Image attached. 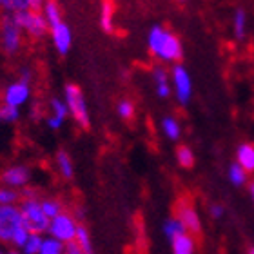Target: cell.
Returning a JSON list of instances; mask_svg holds the SVG:
<instances>
[{
  "label": "cell",
  "instance_id": "cell-4",
  "mask_svg": "<svg viewBox=\"0 0 254 254\" xmlns=\"http://www.w3.org/2000/svg\"><path fill=\"white\" fill-rule=\"evenodd\" d=\"M24 33L16 24L15 16L7 13H0V48L5 55H16L22 49Z\"/></svg>",
  "mask_w": 254,
  "mask_h": 254
},
{
  "label": "cell",
  "instance_id": "cell-38",
  "mask_svg": "<svg viewBox=\"0 0 254 254\" xmlns=\"http://www.w3.org/2000/svg\"><path fill=\"white\" fill-rule=\"evenodd\" d=\"M249 190H251V196H253V200H254V182H253V184H251Z\"/></svg>",
  "mask_w": 254,
  "mask_h": 254
},
{
  "label": "cell",
  "instance_id": "cell-39",
  "mask_svg": "<svg viewBox=\"0 0 254 254\" xmlns=\"http://www.w3.org/2000/svg\"><path fill=\"white\" fill-rule=\"evenodd\" d=\"M5 251H4V247H2V245H0V254H4Z\"/></svg>",
  "mask_w": 254,
  "mask_h": 254
},
{
  "label": "cell",
  "instance_id": "cell-24",
  "mask_svg": "<svg viewBox=\"0 0 254 254\" xmlns=\"http://www.w3.org/2000/svg\"><path fill=\"white\" fill-rule=\"evenodd\" d=\"M74 244L78 245L80 249L84 251L85 254H93V244H91L89 231H87L84 225H80L78 231H76V236H74Z\"/></svg>",
  "mask_w": 254,
  "mask_h": 254
},
{
  "label": "cell",
  "instance_id": "cell-31",
  "mask_svg": "<svg viewBox=\"0 0 254 254\" xmlns=\"http://www.w3.org/2000/svg\"><path fill=\"white\" fill-rule=\"evenodd\" d=\"M18 118H20V109L5 106V104H0V122L15 124Z\"/></svg>",
  "mask_w": 254,
  "mask_h": 254
},
{
  "label": "cell",
  "instance_id": "cell-8",
  "mask_svg": "<svg viewBox=\"0 0 254 254\" xmlns=\"http://www.w3.org/2000/svg\"><path fill=\"white\" fill-rule=\"evenodd\" d=\"M171 82H173V93L176 100L182 106H187L192 98V80H190L189 71L180 64H175L171 69Z\"/></svg>",
  "mask_w": 254,
  "mask_h": 254
},
{
  "label": "cell",
  "instance_id": "cell-10",
  "mask_svg": "<svg viewBox=\"0 0 254 254\" xmlns=\"http://www.w3.org/2000/svg\"><path fill=\"white\" fill-rule=\"evenodd\" d=\"M29 98H31V84L20 78L11 82L2 93V104L16 107V109H20L24 104H27Z\"/></svg>",
  "mask_w": 254,
  "mask_h": 254
},
{
  "label": "cell",
  "instance_id": "cell-7",
  "mask_svg": "<svg viewBox=\"0 0 254 254\" xmlns=\"http://www.w3.org/2000/svg\"><path fill=\"white\" fill-rule=\"evenodd\" d=\"M15 20L16 24L20 26L22 33H26L27 37L31 38H44L48 35L49 31V26L46 18H44L42 11H37V9H26V11H20V13H16Z\"/></svg>",
  "mask_w": 254,
  "mask_h": 254
},
{
  "label": "cell",
  "instance_id": "cell-25",
  "mask_svg": "<svg viewBox=\"0 0 254 254\" xmlns=\"http://www.w3.org/2000/svg\"><path fill=\"white\" fill-rule=\"evenodd\" d=\"M26 9H31L29 7V0H2V13L16 15V13Z\"/></svg>",
  "mask_w": 254,
  "mask_h": 254
},
{
  "label": "cell",
  "instance_id": "cell-42",
  "mask_svg": "<svg viewBox=\"0 0 254 254\" xmlns=\"http://www.w3.org/2000/svg\"><path fill=\"white\" fill-rule=\"evenodd\" d=\"M251 254H254V247H253V249H251Z\"/></svg>",
  "mask_w": 254,
  "mask_h": 254
},
{
  "label": "cell",
  "instance_id": "cell-5",
  "mask_svg": "<svg viewBox=\"0 0 254 254\" xmlns=\"http://www.w3.org/2000/svg\"><path fill=\"white\" fill-rule=\"evenodd\" d=\"M82 223L74 218V214L69 209H65L64 212H60L59 216H55L53 220H49V229L48 234L51 238L59 240L64 245L74 242V236H76V231Z\"/></svg>",
  "mask_w": 254,
  "mask_h": 254
},
{
  "label": "cell",
  "instance_id": "cell-9",
  "mask_svg": "<svg viewBox=\"0 0 254 254\" xmlns=\"http://www.w3.org/2000/svg\"><path fill=\"white\" fill-rule=\"evenodd\" d=\"M31 184V169L27 165L16 164L5 167L2 173H0V186L9 187V189L22 190L29 187Z\"/></svg>",
  "mask_w": 254,
  "mask_h": 254
},
{
  "label": "cell",
  "instance_id": "cell-13",
  "mask_svg": "<svg viewBox=\"0 0 254 254\" xmlns=\"http://www.w3.org/2000/svg\"><path fill=\"white\" fill-rule=\"evenodd\" d=\"M98 24H100L104 33H113V29H115V4H113V0H102L100 2Z\"/></svg>",
  "mask_w": 254,
  "mask_h": 254
},
{
  "label": "cell",
  "instance_id": "cell-35",
  "mask_svg": "<svg viewBox=\"0 0 254 254\" xmlns=\"http://www.w3.org/2000/svg\"><path fill=\"white\" fill-rule=\"evenodd\" d=\"M46 124H48V127L53 129V131H57V129H60V127L64 126V122H60V120H57V118H53V117L46 118Z\"/></svg>",
  "mask_w": 254,
  "mask_h": 254
},
{
  "label": "cell",
  "instance_id": "cell-12",
  "mask_svg": "<svg viewBox=\"0 0 254 254\" xmlns=\"http://www.w3.org/2000/svg\"><path fill=\"white\" fill-rule=\"evenodd\" d=\"M49 33H51V40H53V46L57 49L59 55H67L71 51V46H73V33H71V27L65 24V22H60L57 26L49 27Z\"/></svg>",
  "mask_w": 254,
  "mask_h": 254
},
{
  "label": "cell",
  "instance_id": "cell-21",
  "mask_svg": "<svg viewBox=\"0 0 254 254\" xmlns=\"http://www.w3.org/2000/svg\"><path fill=\"white\" fill-rule=\"evenodd\" d=\"M162 131H164V134L169 138V140H178V138L182 136L180 122L173 117H165L164 120H162Z\"/></svg>",
  "mask_w": 254,
  "mask_h": 254
},
{
  "label": "cell",
  "instance_id": "cell-22",
  "mask_svg": "<svg viewBox=\"0 0 254 254\" xmlns=\"http://www.w3.org/2000/svg\"><path fill=\"white\" fill-rule=\"evenodd\" d=\"M38 254H65V245L51 236H44Z\"/></svg>",
  "mask_w": 254,
  "mask_h": 254
},
{
  "label": "cell",
  "instance_id": "cell-2",
  "mask_svg": "<svg viewBox=\"0 0 254 254\" xmlns=\"http://www.w3.org/2000/svg\"><path fill=\"white\" fill-rule=\"evenodd\" d=\"M40 198H20L18 209H20L24 227L29 233L44 236L49 229V218L44 214L42 207H40Z\"/></svg>",
  "mask_w": 254,
  "mask_h": 254
},
{
  "label": "cell",
  "instance_id": "cell-26",
  "mask_svg": "<svg viewBox=\"0 0 254 254\" xmlns=\"http://www.w3.org/2000/svg\"><path fill=\"white\" fill-rule=\"evenodd\" d=\"M176 160H178V164L184 169H190L194 165V153H192V149L189 145H180V147L176 149Z\"/></svg>",
  "mask_w": 254,
  "mask_h": 254
},
{
  "label": "cell",
  "instance_id": "cell-11",
  "mask_svg": "<svg viewBox=\"0 0 254 254\" xmlns=\"http://www.w3.org/2000/svg\"><path fill=\"white\" fill-rule=\"evenodd\" d=\"M175 218H178V220L184 223V227L187 229L189 234H192V236L200 234V231H201L200 214H198L194 205H192L187 198H182L175 205Z\"/></svg>",
  "mask_w": 254,
  "mask_h": 254
},
{
  "label": "cell",
  "instance_id": "cell-27",
  "mask_svg": "<svg viewBox=\"0 0 254 254\" xmlns=\"http://www.w3.org/2000/svg\"><path fill=\"white\" fill-rule=\"evenodd\" d=\"M49 109H51V115H49V117L57 118V120H60V122H65V118L69 117L67 106H65V102L60 100V98H51V102H49Z\"/></svg>",
  "mask_w": 254,
  "mask_h": 254
},
{
  "label": "cell",
  "instance_id": "cell-34",
  "mask_svg": "<svg viewBox=\"0 0 254 254\" xmlns=\"http://www.w3.org/2000/svg\"><path fill=\"white\" fill-rule=\"evenodd\" d=\"M65 254H85V253L74 242H71V244H65Z\"/></svg>",
  "mask_w": 254,
  "mask_h": 254
},
{
  "label": "cell",
  "instance_id": "cell-16",
  "mask_svg": "<svg viewBox=\"0 0 254 254\" xmlns=\"http://www.w3.org/2000/svg\"><path fill=\"white\" fill-rule=\"evenodd\" d=\"M55 164H57V171H59V175L62 176L64 180H71L74 176L73 160H71L67 151L60 149L59 153H57V156H55Z\"/></svg>",
  "mask_w": 254,
  "mask_h": 254
},
{
  "label": "cell",
  "instance_id": "cell-19",
  "mask_svg": "<svg viewBox=\"0 0 254 254\" xmlns=\"http://www.w3.org/2000/svg\"><path fill=\"white\" fill-rule=\"evenodd\" d=\"M42 15L48 22V26H57L62 22V11H60V5L57 0H44L42 4Z\"/></svg>",
  "mask_w": 254,
  "mask_h": 254
},
{
  "label": "cell",
  "instance_id": "cell-29",
  "mask_svg": "<svg viewBox=\"0 0 254 254\" xmlns=\"http://www.w3.org/2000/svg\"><path fill=\"white\" fill-rule=\"evenodd\" d=\"M20 203V190L0 186V205H18Z\"/></svg>",
  "mask_w": 254,
  "mask_h": 254
},
{
  "label": "cell",
  "instance_id": "cell-40",
  "mask_svg": "<svg viewBox=\"0 0 254 254\" xmlns=\"http://www.w3.org/2000/svg\"><path fill=\"white\" fill-rule=\"evenodd\" d=\"M176 2H187V0H176Z\"/></svg>",
  "mask_w": 254,
  "mask_h": 254
},
{
  "label": "cell",
  "instance_id": "cell-1",
  "mask_svg": "<svg viewBox=\"0 0 254 254\" xmlns=\"http://www.w3.org/2000/svg\"><path fill=\"white\" fill-rule=\"evenodd\" d=\"M147 48L154 59L165 64H178L184 59V46L180 38L164 26H153L147 35Z\"/></svg>",
  "mask_w": 254,
  "mask_h": 254
},
{
  "label": "cell",
  "instance_id": "cell-28",
  "mask_svg": "<svg viewBox=\"0 0 254 254\" xmlns=\"http://www.w3.org/2000/svg\"><path fill=\"white\" fill-rule=\"evenodd\" d=\"M227 176H229V182L233 184V186H236V187H240V186H245L247 184V173H245L242 167H240L236 162H234L231 167H229V171H227Z\"/></svg>",
  "mask_w": 254,
  "mask_h": 254
},
{
  "label": "cell",
  "instance_id": "cell-36",
  "mask_svg": "<svg viewBox=\"0 0 254 254\" xmlns=\"http://www.w3.org/2000/svg\"><path fill=\"white\" fill-rule=\"evenodd\" d=\"M42 4H44V0H29V7H31V9L40 11V7H42Z\"/></svg>",
  "mask_w": 254,
  "mask_h": 254
},
{
  "label": "cell",
  "instance_id": "cell-17",
  "mask_svg": "<svg viewBox=\"0 0 254 254\" xmlns=\"http://www.w3.org/2000/svg\"><path fill=\"white\" fill-rule=\"evenodd\" d=\"M171 249H173V254H194L196 251L194 236L189 233L182 234V236H178V238H175L171 242Z\"/></svg>",
  "mask_w": 254,
  "mask_h": 254
},
{
  "label": "cell",
  "instance_id": "cell-37",
  "mask_svg": "<svg viewBox=\"0 0 254 254\" xmlns=\"http://www.w3.org/2000/svg\"><path fill=\"white\" fill-rule=\"evenodd\" d=\"M4 254H22V253H18L16 249H9V251H5Z\"/></svg>",
  "mask_w": 254,
  "mask_h": 254
},
{
  "label": "cell",
  "instance_id": "cell-14",
  "mask_svg": "<svg viewBox=\"0 0 254 254\" xmlns=\"http://www.w3.org/2000/svg\"><path fill=\"white\" fill-rule=\"evenodd\" d=\"M153 80H154V91L160 98H169L171 96V76L164 67H156L153 71Z\"/></svg>",
  "mask_w": 254,
  "mask_h": 254
},
{
  "label": "cell",
  "instance_id": "cell-18",
  "mask_svg": "<svg viewBox=\"0 0 254 254\" xmlns=\"http://www.w3.org/2000/svg\"><path fill=\"white\" fill-rule=\"evenodd\" d=\"M40 207H42L44 214H46L49 220H53L55 216H59L60 212L65 211L64 201L60 200V198H55V196H42V198H40Z\"/></svg>",
  "mask_w": 254,
  "mask_h": 254
},
{
  "label": "cell",
  "instance_id": "cell-15",
  "mask_svg": "<svg viewBox=\"0 0 254 254\" xmlns=\"http://www.w3.org/2000/svg\"><path fill=\"white\" fill-rule=\"evenodd\" d=\"M236 164L249 175L254 173V145L253 143H242L236 151Z\"/></svg>",
  "mask_w": 254,
  "mask_h": 254
},
{
  "label": "cell",
  "instance_id": "cell-41",
  "mask_svg": "<svg viewBox=\"0 0 254 254\" xmlns=\"http://www.w3.org/2000/svg\"><path fill=\"white\" fill-rule=\"evenodd\" d=\"M0 11H2V0H0Z\"/></svg>",
  "mask_w": 254,
  "mask_h": 254
},
{
  "label": "cell",
  "instance_id": "cell-3",
  "mask_svg": "<svg viewBox=\"0 0 254 254\" xmlns=\"http://www.w3.org/2000/svg\"><path fill=\"white\" fill-rule=\"evenodd\" d=\"M64 102H65L69 115L73 117L74 122L78 124L82 129H87L91 124V118L84 91L80 89L76 84H65V87H64Z\"/></svg>",
  "mask_w": 254,
  "mask_h": 254
},
{
  "label": "cell",
  "instance_id": "cell-32",
  "mask_svg": "<svg viewBox=\"0 0 254 254\" xmlns=\"http://www.w3.org/2000/svg\"><path fill=\"white\" fill-rule=\"evenodd\" d=\"M118 117L124 118V120H131L134 117V106H132L131 100H120L117 106Z\"/></svg>",
  "mask_w": 254,
  "mask_h": 254
},
{
  "label": "cell",
  "instance_id": "cell-23",
  "mask_svg": "<svg viewBox=\"0 0 254 254\" xmlns=\"http://www.w3.org/2000/svg\"><path fill=\"white\" fill-rule=\"evenodd\" d=\"M233 31L236 38H244L247 33V13L244 9H236L233 16Z\"/></svg>",
  "mask_w": 254,
  "mask_h": 254
},
{
  "label": "cell",
  "instance_id": "cell-30",
  "mask_svg": "<svg viewBox=\"0 0 254 254\" xmlns=\"http://www.w3.org/2000/svg\"><path fill=\"white\" fill-rule=\"evenodd\" d=\"M44 236L42 234H29L26 240V244L22 247V254H38L40 253V245H42Z\"/></svg>",
  "mask_w": 254,
  "mask_h": 254
},
{
  "label": "cell",
  "instance_id": "cell-6",
  "mask_svg": "<svg viewBox=\"0 0 254 254\" xmlns=\"http://www.w3.org/2000/svg\"><path fill=\"white\" fill-rule=\"evenodd\" d=\"M24 227L18 205H0V245H11L18 229Z\"/></svg>",
  "mask_w": 254,
  "mask_h": 254
},
{
  "label": "cell",
  "instance_id": "cell-20",
  "mask_svg": "<svg viewBox=\"0 0 254 254\" xmlns=\"http://www.w3.org/2000/svg\"><path fill=\"white\" fill-rule=\"evenodd\" d=\"M186 233H187V229L184 227V223H182L178 218H167L164 222V234L169 242H173L175 238H178V236H182V234H186Z\"/></svg>",
  "mask_w": 254,
  "mask_h": 254
},
{
  "label": "cell",
  "instance_id": "cell-33",
  "mask_svg": "<svg viewBox=\"0 0 254 254\" xmlns=\"http://www.w3.org/2000/svg\"><path fill=\"white\" fill-rule=\"evenodd\" d=\"M209 212H211L212 218H216V220H220V218L225 214V209H223V205H220V203H212L211 209H209Z\"/></svg>",
  "mask_w": 254,
  "mask_h": 254
}]
</instances>
